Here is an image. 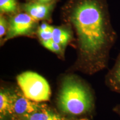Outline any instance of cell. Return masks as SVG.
<instances>
[{
    "mask_svg": "<svg viewBox=\"0 0 120 120\" xmlns=\"http://www.w3.org/2000/svg\"><path fill=\"white\" fill-rule=\"evenodd\" d=\"M71 19L82 53L92 62L96 70L104 68L115 36L103 1L79 0L72 9Z\"/></svg>",
    "mask_w": 120,
    "mask_h": 120,
    "instance_id": "1",
    "label": "cell"
},
{
    "mask_svg": "<svg viewBox=\"0 0 120 120\" xmlns=\"http://www.w3.org/2000/svg\"><path fill=\"white\" fill-rule=\"evenodd\" d=\"M60 109L64 113L79 115L89 112L93 108L90 93L81 83L68 78L64 81L58 98Z\"/></svg>",
    "mask_w": 120,
    "mask_h": 120,
    "instance_id": "2",
    "label": "cell"
},
{
    "mask_svg": "<svg viewBox=\"0 0 120 120\" xmlns=\"http://www.w3.org/2000/svg\"><path fill=\"white\" fill-rule=\"evenodd\" d=\"M17 81L22 92L27 98L37 102L49 100L50 87L42 76L33 72H25L17 76Z\"/></svg>",
    "mask_w": 120,
    "mask_h": 120,
    "instance_id": "3",
    "label": "cell"
},
{
    "mask_svg": "<svg viewBox=\"0 0 120 120\" xmlns=\"http://www.w3.org/2000/svg\"><path fill=\"white\" fill-rule=\"evenodd\" d=\"M47 107V105L41 104L30 100L23 93L11 94V106L10 115L19 117L28 115Z\"/></svg>",
    "mask_w": 120,
    "mask_h": 120,
    "instance_id": "4",
    "label": "cell"
},
{
    "mask_svg": "<svg viewBox=\"0 0 120 120\" xmlns=\"http://www.w3.org/2000/svg\"><path fill=\"white\" fill-rule=\"evenodd\" d=\"M36 22V21L27 13L16 15L9 23L6 40L28 34L34 28Z\"/></svg>",
    "mask_w": 120,
    "mask_h": 120,
    "instance_id": "5",
    "label": "cell"
},
{
    "mask_svg": "<svg viewBox=\"0 0 120 120\" xmlns=\"http://www.w3.org/2000/svg\"><path fill=\"white\" fill-rule=\"evenodd\" d=\"M53 4L49 3L32 2L25 4L23 10L36 21L47 19Z\"/></svg>",
    "mask_w": 120,
    "mask_h": 120,
    "instance_id": "6",
    "label": "cell"
},
{
    "mask_svg": "<svg viewBox=\"0 0 120 120\" xmlns=\"http://www.w3.org/2000/svg\"><path fill=\"white\" fill-rule=\"evenodd\" d=\"M19 120H75L69 119L59 114L52 112L47 107L34 112L19 117ZM75 120H87L85 119Z\"/></svg>",
    "mask_w": 120,
    "mask_h": 120,
    "instance_id": "7",
    "label": "cell"
},
{
    "mask_svg": "<svg viewBox=\"0 0 120 120\" xmlns=\"http://www.w3.org/2000/svg\"><path fill=\"white\" fill-rule=\"evenodd\" d=\"M106 82L112 90L120 93V54L115 65L107 75Z\"/></svg>",
    "mask_w": 120,
    "mask_h": 120,
    "instance_id": "8",
    "label": "cell"
},
{
    "mask_svg": "<svg viewBox=\"0 0 120 120\" xmlns=\"http://www.w3.org/2000/svg\"><path fill=\"white\" fill-rule=\"evenodd\" d=\"M71 38V33L67 30L61 27H53L52 40L63 48L66 46Z\"/></svg>",
    "mask_w": 120,
    "mask_h": 120,
    "instance_id": "9",
    "label": "cell"
},
{
    "mask_svg": "<svg viewBox=\"0 0 120 120\" xmlns=\"http://www.w3.org/2000/svg\"><path fill=\"white\" fill-rule=\"evenodd\" d=\"M11 106V94L8 91H1L0 93V113L1 116L9 114Z\"/></svg>",
    "mask_w": 120,
    "mask_h": 120,
    "instance_id": "10",
    "label": "cell"
},
{
    "mask_svg": "<svg viewBox=\"0 0 120 120\" xmlns=\"http://www.w3.org/2000/svg\"><path fill=\"white\" fill-rule=\"evenodd\" d=\"M54 27L47 23H42L39 27L38 34L42 42L52 40V31Z\"/></svg>",
    "mask_w": 120,
    "mask_h": 120,
    "instance_id": "11",
    "label": "cell"
},
{
    "mask_svg": "<svg viewBox=\"0 0 120 120\" xmlns=\"http://www.w3.org/2000/svg\"><path fill=\"white\" fill-rule=\"evenodd\" d=\"M16 10H17L16 0H0V11L1 12H13Z\"/></svg>",
    "mask_w": 120,
    "mask_h": 120,
    "instance_id": "12",
    "label": "cell"
},
{
    "mask_svg": "<svg viewBox=\"0 0 120 120\" xmlns=\"http://www.w3.org/2000/svg\"><path fill=\"white\" fill-rule=\"evenodd\" d=\"M43 46L46 49L56 53H61L62 51V47L58 43L54 42L53 40H49L47 41L42 42Z\"/></svg>",
    "mask_w": 120,
    "mask_h": 120,
    "instance_id": "13",
    "label": "cell"
},
{
    "mask_svg": "<svg viewBox=\"0 0 120 120\" xmlns=\"http://www.w3.org/2000/svg\"><path fill=\"white\" fill-rule=\"evenodd\" d=\"M8 26L7 25L6 19L4 16L1 15L0 17V37H2L6 33V31L8 30Z\"/></svg>",
    "mask_w": 120,
    "mask_h": 120,
    "instance_id": "14",
    "label": "cell"
},
{
    "mask_svg": "<svg viewBox=\"0 0 120 120\" xmlns=\"http://www.w3.org/2000/svg\"><path fill=\"white\" fill-rule=\"evenodd\" d=\"M114 110H115V112L119 114V115H120V105H118V106H117L114 109Z\"/></svg>",
    "mask_w": 120,
    "mask_h": 120,
    "instance_id": "15",
    "label": "cell"
},
{
    "mask_svg": "<svg viewBox=\"0 0 120 120\" xmlns=\"http://www.w3.org/2000/svg\"><path fill=\"white\" fill-rule=\"evenodd\" d=\"M52 0H38V2L41 3H49Z\"/></svg>",
    "mask_w": 120,
    "mask_h": 120,
    "instance_id": "16",
    "label": "cell"
}]
</instances>
